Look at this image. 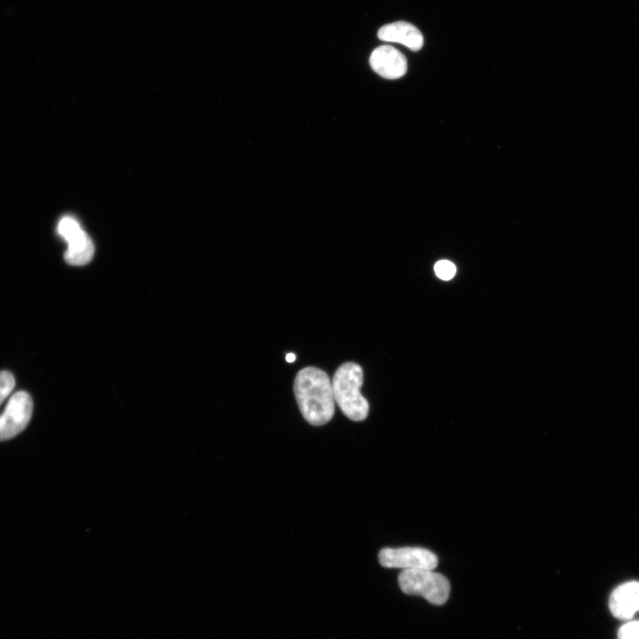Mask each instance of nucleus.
<instances>
[{"instance_id":"1","label":"nucleus","mask_w":639,"mask_h":639,"mask_svg":"<svg viewBox=\"0 0 639 639\" xmlns=\"http://www.w3.org/2000/svg\"><path fill=\"white\" fill-rule=\"evenodd\" d=\"M294 393L308 423L320 426L334 416L335 401L332 383L325 371L315 367L301 369L294 381Z\"/></svg>"},{"instance_id":"2","label":"nucleus","mask_w":639,"mask_h":639,"mask_svg":"<svg viewBox=\"0 0 639 639\" xmlns=\"http://www.w3.org/2000/svg\"><path fill=\"white\" fill-rule=\"evenodd\" d=\"M331 383L335 401L343 414L355 422L365 420L369 405L360 393L363 383L361 367L354 362L342 364L335 372Z\"/></svg>"},{"instance_id":"3","label":"nucleus","mask_w":639,"mask_h":639,"mask_svg":"<svg viewBox=\"0 0 639 639\" xmlns=\"http://www.w3.org/2000/svg\"><path fill=\"white\" fill-rule=\"evenodd\" d=\"M398 580L405 594L421 596L432 604L442 605L448 599L450 593L448 580L433 570H402Z\"/></svg>"},{"instance_id":"4","label":"nucleus","mask_w":639,"mask_h":639,"mask_svg":"<svg viewBox=\"0 0 639 639\" xmlns=\"http://www.w3.org/2000/svg\"><path fill=\"white\" fill-rule=\"evenodd\" d=\"M378 560L386 568L433 570L438 565V556L430 550L420 547L384 548L378 554Z\"/></svg>"},{"instance_id":"5","label":"nucleus","mask_w":639,"mask_h":639,"mask_svg":"<svg viewBox=\"0 0 639 639\" xmlns=\"http://www.w3.org/2000/svg\"><path fill=\"white\" fill-rule=\"evenodd\" d=\"M33 412V400L23 390L15 392L9 398L0 414V441L14 438L28 424Z\"/></svg>"},{"instance_id":"6","label":"nucleus","mask_w":639,"mask_h":639,"mask_svg":"<svg viewBox=\"0 0 639 639\" xmlns=\"http://www.w3.org/2000/svg\"><path fill=\"white\" fill-rule=\"evenodd\" d=\"M369 63L376 74L386 79L400 78L407 70L404 54L390 45L375 48L370 55Z\"/></svg>"},{"instance_id":"7","label":"nucleus","mask_w":639,"mask_h":639,"mask_svg":"<svg viewBox=\"0 0 639 639\" xmlns=\"http://www.w3.org/2000/svg\"><path fill=\"white\" fill-rule=\"evenodd\" d=\"M609 607L618 619H629L639 611V582L629 581L617 587L611 594Z\"/></svg>"},{"instance_id":"8","label":"nucleus","mask_w":639,"mask_h":639,"mask_svg":"<svg viewBox=\"0 0 639 639\" xmlns=\"http://www.w3.org/2000/svg\"><path fill=\"white\" fill-rule=\"evenodd\" d=\"M380 40L398 43L412 51H419L423 45L422 32L406 21H395L381 27L377 32Z\"/></svg>"},{"instance_id":"9","label":"nucleus","mask_w":639,"mask_h":639,"mask_svg":"<svg viewBox=\"0 0 639 639\" xmlns=\"http://www.w3.org/2000/svg\"><path fill=\"white\" fill-rule=\"evenodd\" d=\"M67 249L64 258L71 265H83L88 264L94 254V246L91 238L81 229L67 241Z\"/></svg>"},{"instance_id":"10","label":"nucleus","mask_w":639,"mask_h":639,"mask_svg":"<svg viewBox=\"0 0 639 639\" xmlns=\"http://www.w3.org/2000/svg\"><path fill=\"white\" fill-rule=\"evenodd\" d=\"M15 386V379L8 371L0 372V405L10 395Z\"/></svg>"},{"instance_id":"11","label":"nucleus","mask_w":639,"mask_h":639,"mask_svg":"<svg viewBox=\"0 0 639 639\" xmlns=\"http://www.w3.org/2000/svg\"><path fill=\"white\" fill-rule=\"evenodd\" d=\"M434 270L438 277L445 280L452 279L456 272L454 264L447 260L438 261L435 264Z\"/></svg>"},{"instance_id":"12","label":"nucleus","mask_w":639,"mask_h":639,"mask_svg":"<svg viewBox=\"0 0 639 639\" xmlns=\"http://www.w3.org/2000/svg\"><path fill=\"white\" fill-rule=\"evenodd\" d=\"M618 639H639V621H632L621 627Z\"/></svg>"},{"instance_id":"13","label":"nucleus","mask_w":639,"mask_h":639,"mask_svg":"<svg viewBox=\"0 0 639 639\" xmlns=\"http://www.w3.org/2000/svg\"><path fill=\"white\" fill-rule=\"evenodd\" d=\"M295 359H296V355H295L294 353H288V354L286 355V360H287L288 363L294 362Z\"/></svg>"}]
</instances>
